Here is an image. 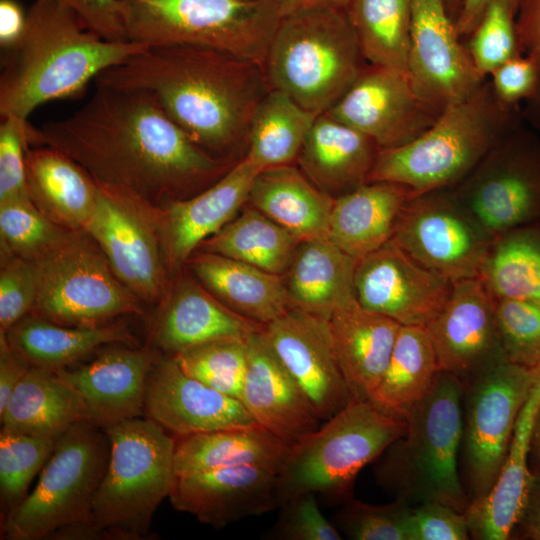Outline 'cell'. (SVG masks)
I'll use <instances>...</instances> for the list:
<instances>
[{"label":"cell","mask_w":540,"mask_h":540,"mask_svg":"<svg viewBox=\"0 0 540 540\" xmlns=\"http://www.w3.org/2000/svg\"><path fill=\"white\" fill-rule=\"evenodd\" d=\"M200 284L235 313L265 325L290 309L280 275L222 255L204 252L191 260Z\"/></svg>","instance_id":"cell-34"},{"label":"cell","mask_w":540,"mask_h":540,"mask_svg":"<svg viewBox=\"0 0 540 540\" xmlns=\"http://www.w3.org/2000/svg\"><path fill=\"white\" fill-rule=\"evenodd\" d=\"M316 495H297L282 506V513L273 529L274 536L283 540H341L339 530L321 513Z\"/></svg>","instance_id":"cell-51"},{"label":"cell","mask_w":540,"mask_h":540,"mask_svg":"<svg viewBox=\"0 0 540 540\" xmlns=\"http://www.w3.org/2000/svg\"><path fill=\"white\" fill-rule=\"evenodd\" d=\"M110 457L103 428L80 421L57 439L36 488L7 513L4 539L79 538Z\"/></svg>","instance_id":"cell-9"},{"label":"cell","mask_w":540,"mask_h":540,"mask_svg":"<svg viewBox=\"0 0 540 540\" xmlns=\"http://www.w3.org/2000/svg\"><path fill=\"white\" fill-rule=\"evenodd\" d=\"M177 475L255 465L278 473L291 448L259 424L174 436Z\"/></svg>","instance_id":"cell-35"},{"label":"cell","mask_w":540,"mask_h":540,"mask_svg":"<svg viewBox=\"0 0 540 540\" xmlns=\"http://www.w3.org/2000/svg\"><path fill=\"white\" fill-rule=\"evenodd\" d=\"M439 372L426 327L401 326L388 365L370 401L406 420L429 392Z\"/></svg>","instance_id":"cell-38"},{"label":"cell","mask_w":540,"mask_h":540,"mask_svg":"<svg viewBox=\"0 0 540 540\" xmlns=\"http://www.w3.org/2000/svg\"><path fill=\"white\" fill-rule=\"evenodd\" d=\"M246 1H261V0H246Z\"/></svg>","instance_id":"cell-64"},{"label":"cell","mask_w":540,"mask_h":540,"mask_svg":"<svg viewBox=\"0 0 540 540\" xmlns=\"http://www.w3.org/2000/svg\"><path fill=\"white\" fill-rule=\"evenodd\" d=\"M27 24V12L17 0H0V46L3 51L15 46Z\"/></svg>","instance_id":"cell-57"},{"label":"cell","mask_w":540,"mask_h":540,"mask_svg":"<svg viewBox=\"0 0 540 540\" xmlns=\"http://www.w3.org/2000/svg\"><path fill=\"white\" fill-rule=\"evenodd\" d=\"M479 277L495 298L540 304V244L510 232L494 238Z\"/></svg>","instance_id":"cell-42"},{"label":"cell","mask_w":540,"mask_h":540,"mask_svg":"<svg viewBox=\"0 0 540 540\" xmlns=\"http://www.w3.org/2000/svg\"><path fill=\"white\" fill-rule=\"evenodd\" d=\"M81 232L72 231L39 259L40 283L31 313L66 326H97L116 316L141 314L140 300Z\"/></svg>","instance_id":"cell-11"},{"label":"cell","mask_w":540,"mask_h":540,"mask_svg":"<svg viewBox=\"0 0 540 540\" xmlns=\"http://www.w3.org/2000/svg\"><path fill=\"white\" fill-rule=\"evenodd\" d=\"M464 385L439 372L407 417L406 433L391 444L376 470L382 487L408 503L438 502L465 512L470 499L458 458L463 436Z\"/></svg>","instance_id":"cell-6"},{"label":"cell","mask_w":540,"mask_h":540,"mask_svg":"<svg viewBox=\"0 0 540 540\" xmlns=\"http://www.w3.org/2000/svg\"><path fill=\"white\" fill-rule=\"evenodd\" d=\"M407 421L353 399L291 448L278 474L280 506L304 493L349 499L359 472L407 431Z\"/></svg>","instance_id":"cell-10"},{"label":"cell","mask_w":540,"mask_h":540,"mask_svg":"<svg viewBox=\"0 0 540 540\" xmlns=\"http://www.w3.org/2000/svg\"><path fill=\"white\" fill-rule=\"evenodd\" d=\"M521 112L522 117L540 131V75L535 92L524 102Z\"/></svg>","instance_id":"cell-61"},{"label":"cell","mask_w":540,"mask_h":540,"mask_svg":"<svg viewBox=\"0 0 540 540\" xmlns=\"http://www.w3.org/2000/svg\"><path fill=\"white\" fill-rule=\"evenodd\" d=\"M539 374L540 366L528 368L504 359L464 385L461 454L470 502L494 486L519 412Z\"/></svg>","instance_id":"cell-12"},{"label":"cell","mask_w":540,"mask_h":540,"mask_svg":"<svg viewBox=\"0 0 540 540\" xmlns=\"http://www.w3.org/2000/svg\"><path fill=\"white\" fill-rule=\"evenodd\" d=\"M246 338L217 339L172 356L190 376L241 401L247 367Z\"/></svg>","instance_id":"cell-44"},{"label":"cell","mask_w":540,"mask_h":540,"mask_svg":"<svg viewBox=\"0 0 540 540\" xmlns=\"http://www.w3.org/2000/svg\"><path fill=\"white\" fill-rule=\"evenodd\" d=\"M40 283L39 260L11 256L0 272V332L32 312Z\"/></svg>","instance_id":"cell-49"},{"label":"cell","mask_w":540,"mask_h":540,"mask_svg":"<svg viewBox=\"0 0 540 540\" xmlns=\"http://www.w3.org/2000/svg\"><path fill=\"white\" fill-rule=\"evenodd\" d=\"M411 507L400 498L381 505L347 499L336 521L350 539L407 540L406 523Z\"/></svg>","instance_id":"cell-48"},{"label":"cell","mask_w":540,"mask_h":540,"mask_svg":"<svg viewBox=\"0 0 540 540\" xmlns=\"http://www.w3.org/2000/svg\"><path fill=\"white\" fill-rule=\"evenodd\" d=\"M407 74L418 95L440 113L487 79L477 71L443 0H412Z\"/></svg>","instance_id":"cell-16"},{"label":"cell","mask_w":540,"mask_h":540,"mask_svg":"<svg viewBox=\"0 0 540 540\" xmlns=\"http://www.w3.org/2000/svg\"><path fill=\"white\" fill-rule=\"evenodd\" d=\"M94 83L151 93L167 116L210 154L248 143L255 112L271 89L263 66L189 45L148 46L102 72Z\"/></svg>","instance_id":"cell-2"},{"label":"cell","mask_w":540,"mask_h":540,"mask_svg":"<svg viewBox=\"0 0 540 540\" xmlns=\"http://www.w3.org/2000/svg\"><path fill=\"white\" fill-rule=\"evenodd\" d=\"M71 232L46 217L30 197L0 202L2 259L19 256L39 260Z\"/></svg>","instance_id":"cell-43"},{"label":"cell","mask_w":540,"mask_h":540,"mask_svg":"<svg viewBox=\"0 0 540 540\" xmlns=\"http://www.w3.org/2000/svg\"><path fill=\"white\" fill-rule=\"evenodd\" d=\"M345 7H314L282 16L264 70L271 88L315 116L325 114L366 69Z\"/></svg>","instance_id":"cell-5"},{"label":"cell","mask_w":540,"mask_h":540,"mask_svg":"<svg viewBox=\"0 0 540 540\" xmlns=\"http://www.w3.org/2000/svg\"><path fill=\"white\" fill-rule=\"evenodd\" d=\"M452 286L392 239L357 260L354 273L358 303L402 326L426 327L447 302Z\"/></svg>","instance_id":"cell-18"},{"label":"cell","mask_w":540,"mask_h":540,"mask_svg":"<svg viewBox=\"0 0 540 540\" xmlns=\"http://www.w3.org/2000/svg\"><path fill=\"white\" fill-rule=\"evenodd\" d=\"M201 286L183 281L163 309L154 331L155 342L163 350L176 354L217 339L245 338L262 327L230 310Z\"/></svg>","instance_id":"cell-33"},{"label":"cell","mask_w":540,"mask_h":540,"mask_svg":"<svg viewBox=\"0 0 540 540\" xmlns=\"http://www.w3.org/2000/svg\"><path fill=\"white\" fill-rule=\"evenodd\" d=\"M300 240L254 207H248L200 246L276 275L288 269Z\"/></svg>","instance_id":"cell-39"},{"label":"cell","mask_w":540,"mask_h":540,"mask_svg":"<svg viewBox=\"0 0 540 540\" xmlns=\"http://www.w3.org/2000/svg\"><path fill=\"white\" fill-rule=\"evenodd\" d=\"M61 1L72 8L85 26L98 36L110 41H128L120 0Z\"/></svg>","instance_id":"cell-54"},{"label":"cell","mask_w":540,"mask_h":540,"mask_svg":"<svg viewBox=\"0 0 540 540\" xmlns=\"http://www.w3.org/2000/svg\"><path fill=\"white\" fill-rule=\"evenodd\" d=\"M29 144L57 149L98 183L162 208L210 186L229 168L197 145L144 90L96 86L72 115L29 126Z\"/></svg>","instance_id":"cell-1"},{"label":"cell","mask_w":540,"mask_h":540,"mask_svg":"<svg viewBox=\"0 0 540 540\" xmlns=\"http://www.w3.org/2000/svg\"><path fill=\"white\" fill-rule=\"evenodd\" d=\"M2 333L32 366L51 370L64 369L103 345L133 342L127 328L120 324L66 326L34 313Z\"/></svg>","instance_id":"cell-37"},{"label":"cell","mask_w":540,"mask_h":540,"mask_svg":"<svg viewBox=\"0 0 540 540\" xmlns=\"http://www.w3.org/2000/svg\"><path fill=\"white\" fill-rule=\"evenodd\" d=\"M392 240L421 265L454 283L480 275L493 238L445 188L412 198Z\"/></svg>","instance_id":"cell-15"},{"label":"cell","mask_w":540,"mask_h":540,"mask_svg":"<svg viewBox=\"0 0 540 540\" xmlns=\"http://www.w3.org/2000/svg\"><path fill=\"white\" fill-rule=\"evenodd\" d=\"M126 38L217 49L264 67L281 18L276 0H120Z\"/></svg>","instance_id":"cell-8"},{"label":"cell","mask_w":540,"mask_h":540,"mask_svg":"<svg viewBox=\"0 0 540 540\" xmlns=\"http://www.w3.org/2000/svg\"><path fill=\"white\" fill-rule=\"evenodd\" d=\"M522 118L521 108L502 104L486 79L471 96L449 105L419 137L380 150L367 182L401 184L414 197L451 188Z\"/></svg>","instance_id":"cell-4"},{"label":"cell","mask_w":540,"mask_h":540,"mask_svg":"<svg viewBox=\"0 0 540 540\" xmlns=\"http://www.w3.org/2000/svg\"><path fill=\"white\" fill-rule=\"evenodd\" d=\"M356 264L329 238L300 241L285 272L290 308L329 320L357 300Z\"/></svg>","instance_id":"cell-29"},{"label":"cell","mask_w":540,"mask_h":540,"mask_svg":"<svg viewBox=\"0 0 540 540\" xmlns=\"http://www.w3.org/2000/svg\"><path fill=\"white\" fill-rule=\"evenodd\" d=\"M379 151L366 135L322 114L316 117L297 160L314 185L336 198L367 183Z\"/></svg>","instance_id":"cell-28"},{"label":"cell","mask_w":540,"mask_h":540,"mask_svg":"<svg viewBox=\"0 0 540 540\" xmlns=\"http://www.w3.org/2000/svg\"><path fill=\"white\" fill-rule=\"evenodd\" d=\"M153 363L146 350L115 347L78 368L55 371L79 394L85 421L104 429L145 412Z\"/></svg>","instance_id":"cell-23"},{"label":"cell","mask_w":540,"mask_h":540,"mask_svg":"<svg viewBox=\"0 0 540 540\" xmlns=\"http://www.w3.org/2000/svg\"><path fill=\"white\" fill-rule=\"evenodd\" d=\"M336 356L354 399L370 400L388 365L400 325L358 301L328 320Z\"/></svg>","instance_id":"cell-27"},{"label":"cell","mask_w":540,"mask_h":540,"mask_svg":"<svg viewBox=\"0 0 540 540\" xmlns=\"http://www.w3.org/2000/svg\"><path fill=\"white\" fill-rule=\"evenodd\" d=\"M412 198L411 190L401 184L364 183L334 198L328 238L359 260L392 239Z\"/></svg>","instance_id":"cell-30"},{"label":"cell","mask_w":540,"mask_h":540,"mask_svg":"<svg viewBox=\"0 0 540 540\" xmlns=\"http://www.w3.org/2000/svg\"><path fill=\"white\" fill-rule=\"evenodd\" d=\"M540 406V374L519 412L500 474L489 493L470 502L467 516L471 538L506 540L515 530L535 475L529 467L531 438Z\"/></svg>","instance_id":"cell-26"},{"label":"cell","mask_w":540,"mask_h":540,"mask_svg":"<svg viewBox=\"0 0 540 540\" xmlns=\"http://www.w3.org/2000/svg\"><path fill=\"white\" fill-rule=\"evenodd\" d=\"M345 8L366 62L408 73L412 0H350Z\"/></svg>","instance_id":"cell-41"},{"label":"cell","mask_w":540,"mask_h":540,"mask_svg":"<svg viewBox=\"0 0 540 540\" xmlns=\"http://www.w3.org/2000/svg\"><path fill=\"white\" fill-rule=\"evenodd\" d=\"M496 323L505 359L535 368L540 366V304L495 298Z\"/></svg>","instance_id":"cell-47"},{"label":"cell","mask_w":540,"mask_h":540,"mask_svg":"<svg viewBox=\"0 0 540 540\" xmlns=\"http://www.w3.org/2000/svg\"><path fill=\"white\" fill-rule=\"evenodd\" d=\"M316 117L285 92L271 88L253 117L245 157L260 171L290 164L298 157Z\"/></svg>","instance_id":"cell-40"},{"label":"cell","mask_w":540,"mask_h":540,"mask_svg":"<svg viewBox=\"0 0 540 540\" xmlns=\"http://www.w3.org/2000/svg\"><path fill=\"white\" fill-rule=\"evenodd\" d=\"M350 0H276L280 16L323 6L346 7Z\"/></svg>","instance_id":"cell-60"},{"label":"cell","mask_w":540,"mask_h":540,"mask_svg":"<svg viewBox=\"0 0 540 540\" xmlns=\"http://www.w3.org/2000/svg\"><path fill=\"white\" fill-rule=\"evenodd\" d=\"M443 1L445 3L446 9H447L450 17L454 21L456 19L457 15H458L460 9H461L463 0H443Z\"/></svg>","instance_id":"cell-63"},{"label":"cell","mask_w":540,"mask_h":540,"mask_svg":"<svg viewBox=\"0 0 540 540\" xmlns=\"http://www.w3.org/2000/svg\"><path fill=\"white\" fill-rule=\"evenodd\" d=\"M56 439L1 430L0 495L7 513L27 497L30 483L52 455Z\"/></svg>","instance_id":"cell-45"},{"label":"cell","mask_w":540,"mask_h":540,"mask_svg":"<svg viewBox=\"0 0 540 540\" xmlns=\"http://www.w3.org/2000/svg\"><path fill=\"white\" fill-rule=\"evenodd\" d=\"M0 202L30 197L26 181L29 122L17 116L1 117Z\"/></svg>","instance_id":"cell-50"},{"label":"cell","mask_w":540,"mask_h":540,"mask_svg":"<svg viewBox=\"0 0 540 540\" xmlns=\"http://www.w3.org/2000/svg\"><path fill=\"white\" fill-rule=\"evenodd\" d=\"M540 75V57L516 55L490 75L489 81L497 99L504 105L520 108V103L529 99L536 90Z\"/></svg>","instance_id":"cell-53"},{"label":"cell","mask_w":540,"mask_h":540,"mask_svg":"<svg viewBox=\"0 0 540 540\" xmlns=\"http://www.w3.org/2000/svg\"><path fill=\"white\" fill-rule=\"evenodd\" d=\"M261 333L321 421L354 398L341 371L329 321L290 308Z\"/></svg>","instance_id":"cell-19"},{"label":"cell","mask_w":540,"mask_h":540,"mask_svg":"<svg viewBox=\"0 0 540 540\" xmlns=\"http://www.w3.org/2000/svg\"><path fill=\"white\" fill-rule=\"evenodd\" d=\"M529 467L533 474L540 473V406L532 431Z\"/></svg>","instance_id":"cell-62"},{"label":"cell","mask_w":540,"mask_h":540,"mask_svg":"<svg viewBox=\"0 0 540 540\" xmlns=\"http://www.w3.org/2000/svg\"><path fill=\"white\" fill-rule=\"evenodd\" d=\"M248 202L300 241L329 236L334 198L290 164L259 171Z\"/></svg>","instance_id":"cell-32"},{"label":"cell","mask_w":540,"mask_h":540,"mask_svg":"<svg viewBox=\"0 0 540 540\" xmlns=\"http://www.w3.org/2000/svg\"><path fill=\"white\" fill-rule=\"evenodd\" d=\"M495 302L479 276L456 281L447 302L426 326L439 371L456 376L463 385L505 359Z\"/></svg>","instance_id":"cell-20"},{"label":"cell","mask_w":540,"mask_h":540,"mask_svg":"<svg viewBox=\"0 0 540 540\" xmlns=\"http://www.w3.org/2000/svg\"><path fill=\"white\" fill-rule=\"evenodd\" d=\"M534 475L529 497L515 529H519L525 539L540 540V473Z\"/></svg>","instance_id":"cell-58"},{"label":"cell","mask_w":540,"mask_h":540,"mask_svg":"<svg viewBox=\"0 0 540 540\" xmlns=\"http://www.w3.org/2000/svg\"><path fill=\"white\" fill-rule=\"evenodd\" d=\"M97 184L84 232L140 301H157L164 290L167 264L162 209L125 189Z\"/></svg>","instance_id":"cell-13"},{"label":"cell","mask_w":540,"mask_h":540,"mask_svg":"<svg viewBox=\"0 0 540 540\" xmlns=\"http://www.w3.org/2000/svg\"><path fill=\"white\" fill-rule=\"evenodd\" d=\"M0 419L4 430L58 438L85 420V408L76 390L55 370L31 366Z\"/></svg>","instance_id":"cell-36"},{"label":"cell","mask_w":540,"mask_h":540,"mask_svg":"<svg viewBox=\"0 0 540 540\" xmlns=\"http://www.w3.org/2000/svg\"><path fill=\"white\" fill-rule=\"evenodd\" d=\"M261 328L246 338L241 402L257 424L292 448L317 430L321 420L264 339Z\"/></svg>","instance_id":"cell-24"},{"label":"cell","mask_w":540,"mask_h":540,"mask_svg":"<svg viewBox=\"0 0 540 540\" xmlns=\"http://www.w3.org/2000/svg\"><path fill=\"white\" fill-rule=\"evenodd\" d=\"M407 540H466L470 530L465 512L438 502L411 507L406 523Z\"/></svg>","instance_id":"cell-52"},{"label":"cell","mask_w":540,"mask_h":540,"mask_svg":"<svg viewBox=\"0 0 540 540\" xmlns=\"http://www.w3.org/2000/svg\"><path fill=\"white\" fill-rule=\"evenodd\" d=\"M520 0H492L464 40L477 71L487 78L501 64L522 54L516 33Z\"/></svg>","instance_id":"cell-46"},{"label":"cell","mask_w":540,"mask_h":540,"mask_svg":"<svg viewBox=\"0 0 540 540\" xmlns=\"http://www.w3.org/2000/svg\"><path fill=\"white\" fill-rule=\"evenodd\" d=\"M450 189L491 238L510 232L540 206V141L519 124Z\"/></svg>","instance_id":"cell-14"},{"label":"cell","mask_w":540,"mask_h":540,"mask_svg":"<svg viewBox=\"0 0 540 540\" xmlns=\"http://www.w3.org/2000/svg\"><path fill=\"white\" fill-rule=\"evenodd\" d=\"M145 413L173 436L257 424L239 399L190 376L173 356L153 363Z\"/></svg>","instance_id":"cell-22"},{"label":"cell","mask_w":540,"mask_h":540,"mask_svg":"<svg viewBox=\"0 0 540 540\" xmlns=\"http://www.w3.org/2000/svg\"><path fill=\"white\" fill-rule=\"evenodd\" d=\"M492 0H463L461 9L454 20L456 32L465 40L480 21L485 9Z\"/></svg>","instance_id":"cell-59"},{"label":"cell","mask_w":540,"mask_h":540,"mask_svg":"<svg viewBox=\"0 0 540 540\" xmlns=\"http://www.w3.org/2000/svg\"><path fill=\"white\" fill-rule=\"evenodd\" d=\"M516 33L522 54L540 56V0H520Z\"/></svg>","instance_id":"cell-56"},{"label":"cell","mask_w":540,"mask_h":540,"mask_svg":"<svg viewBox=\"0 0 540 540\" xmlns=\"http://www.w3.org/2000/svg\"><path fill=\"white\" fill-rule=\"evenodd\" d=\"M260 170L245 156L197 194L166 203L162 209L167 265L179 267L206 239L218 233L248 201Z\"/></svg>","instance_id":"cell-25"},{"label":"cell","mask_w":540,"mask_h":540,"mask_svg":"<svg viewBox=\"0 0 540 540\" xmlns=\"http://www.w3.org/2000/svg\"><path fill=\"white\" fill-rule=\"evenodd\" d=\"M325 114L387 150L419 137L441 113L418 95L407 73L368 65Z\"/></svg>","instance_id":"cell-17"},{"label":"cell","mask_w":540,"mask_h":540,"mask_svg":"<svg viewBox=\"0 0 540 540\" xmlns=\"http://www.w3.org/2000/svg\"><path fill=\"white\" fill-rule=\"evenodd\" d=\"M31 366L23 355L10 346L6 335L0 332V413Z\"/></svg>","instance_id":"cell-55"},{"label":"cell","mask_w":540,"mask_h":540,"mask_svg":"<svg viewBox=\"0 0 540 540\" xmlns=\"http://www.w3.org/2000/svg\"><path fill=\"white\" fill-rule=\"evenodd\" d=\"M110 457L81 538L140 540L176 479L175 439L150 418L104 428Z\"/></svg>","instance_id":"cell-7"},{"label":"cell","mask_w":540,"mask_h":540,"mask_svg":"<svg viewBox=\"0 0 540 540\" xmlns=\"http://www.w3.org/2000/svg\"><path fill=\"white\" fill-rule=\"evenodd\" d=\"M278 474L262 466L240 465L177 475L169 500L201 523L223 528L280 506Z\"/></svg>","instance_id":"cell-21"},{"label":"cell","mask_w":540,"mask_h":540,"mask_svg":"<svg viewBox=\"0 0 540 540\" xmlns=\"http://www.w3.org/2000/svg\"><path fill=\"white\" fill-rule=\"evenodd\" d=\"M26 181L32 202L46 217L66 230L84 231L98 184L83 167L57 149L28 148Z\"/></svg>","instance_id":"cell-31"},{"label":"cell","mask_w":540,"mask_h":540,"mask_svg":"<svg viewBox=\"0 0 540 540\" xmlns=\"http://www.w3.org/2000/svg\"><path fill=\"white\" fill-rule=\"evenodd\" d=\"M147 47L98 36L61 0H35L21 39L2 57L0 115L28 119L44 103L74 98L102 72Z\"/></svg>","instance_id":"cell-3"}]
</instances>
